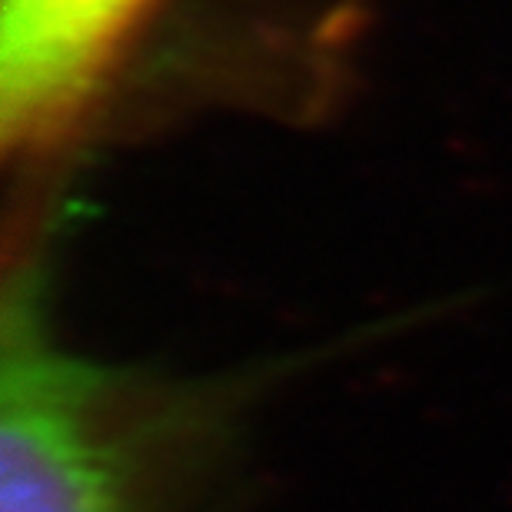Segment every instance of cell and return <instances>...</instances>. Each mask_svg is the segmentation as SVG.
I'll return each instance as SVG.
<instances>
[{
	"label": "cell",
	"mask_w": 512,
	"mask_h": 512,
	"mask_svg": "<svg viewBox=\"0 0 512 512\" xmlns=\"http://www.w3.org/2000/svg\"><path fill=\"white\" fill-rule=\"evenodd\" d=\"M237 396L64 350L34 276L7 296L0 512H180L237 436Z\"/></svg>",
	"instance_id": "obj_1"
},
{
	"label": "cell",
	"mask_w": 512,
	"mask_h": 512,
	"mask_svg": "<svg viewBox=\"0 0 512 512\" xmlns=\"http://www.w3.org/2000/svg\"><path fill=\"white\" fill-rule=\"evenodd\" d=\"M150 4L4 0L0 130L10 150H37L74 124Z\"/></svg>",
	"instance_id": "obj_2"
}]
</instances>
